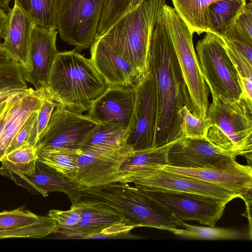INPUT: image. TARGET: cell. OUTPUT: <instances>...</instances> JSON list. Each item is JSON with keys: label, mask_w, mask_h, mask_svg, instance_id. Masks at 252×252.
Returning a JSON list of instances; mask_svg holds the SVG:
<instances>
[{"label": "cell", "mask_w": 252, "mask_h": 252, "mask_svg": "<svg viewBox=\"0 0 252 252\" xmlns=\"http://www.w3.org/2000/svg\"><path fill=\"white\" fill-rule=\"evenodd\" d=\"M149 57V66L156 83L158 106L154 147H160L183 137L179 112L185 105L190 112L191 109L173 45L165 28L162 9L152 31Z\"/></svg>", "instance_id": "cell-1"}, {"label": "cell", "mask_w": 252, "mask_h": 252, "mask_svg": "<svg viewBox=\"0 0 252 252\" xmlns=\"http://www.w3.org/2000/svg\"><path fill=\"white\" fill-rule=\"evenodd\" d=\"M107 88L90 59L74 49L59 52L46 89L57 106L82 114Z\"/></svg>", "instance_id": "cell-2"}, {"label": "cell", "mask_w": 252, "mask_h": 252, "mask_svg": "<svg viewBox=\"0 0 252 252\" xmlns=\"http://www.w3.org/2000/svg\"><path fill=\"white\" fill-rule=\"evenodd\" d=\"M166 0H146L129 9L101 38L130 64L138 80L149 70L153 29Z\"/></svg>", "instance_id": "cell-3"}, {"label": "cell", "mask_w": 252, "mask_h": 252, "mask_svg": "<svg viewBox=\"0 0 252 252\" xmlns=\"http://www.w3.org/2000/svg\"><path fill=\"white\" fill-rule=\"evenodd\" d=\"M95 199L112 207L134 227H151L172 232L185 222L161 204L146 196L128 183L116 182L83 187L82 197Z\"/></svg>", "instance_id": "cell-4"}, {"label": "cell", "mask_w": 252, "mask_h": 252, "mask_svg": "<svg viewBox=\"0 0 252 252\" xmlns=\"http://www.w3.org/2000/svg\"><path fill=\"white\" fill-rule=\"evenodd\" d=\"M212 100L207 115L212 125L206 139L225 155L245 157L251 166L252 106L242 97L231 101L214 96Z\"/></svg>", "instance_id": "cell-5"}, {"label": "cell", "mask_w": 252, "mask_h": 252, "mask_svg": "<svg viewBox=\"0 0 252 252\" xmlns=\"http://www.w3.org/2000/svg\"><path fill=\"white\" fill-rule=\"evenodd\" d=\"M162 12L189 94L191 112L196 117L204 119L209 106V88L194 48L193 33L174 7L165 3Z\"/></svg>", "instance_id": "cell-6"}, {"label": "cell", "mask_w": 252, "mask_h": 252, "mask_svg": "<svg viewBox=\"0 0 252 252\" xmlns=\"http://www.w3.org/2000/svg\"><path fill=\"white\" fill-rule=\"evenodd\" d=\"M197 57L204 79L212 97L234 101L242 97L238 71L220 36L210 32L198 40Z\"/></svg>", "instance_id": "cell-7"}, {"label": "cell", "mask_w": 252, "mask_h": 252, "mask_svg": "<svg viewBox=\"0 0 252 252\" xmlns=\"http://www.w3.org/2000/svg\"><path fill=\"white\" fill-rule=\"evenodd\" d=\"M103 0H60L56 29L61 39L77 51L95 39Z\"/></svg>", "instance_id": "cell-8"}, {"label": "cell", "mask_w": 252, "mask_h": 252, "mask_svg": "<svg viewBox=\"0 0 252 252\" xmlns=\"http://www.w3.org/2000/svg\"><path fill=\"white\" fill-rule=\"evenodd\" d=\"M134 187L146 196L161 204L182 220H194L215 226L230 201L200 194L138 185Z\"/></svg>", "instance_id": "cell-9"}, {"label": "cell", "mask_w": 252, "mask_h": 252, "mask_svg": "<svg viewBox=\"0 0 252 252\" xmlns=\"http://www.w3.org/2000/svg\"><path fill=\"white\" fill-rule=\"evenodd\" d=\"M135 101L128 126L127 144L134 151L154 147L158 106L156 83L152 69L135 87Z\"/></svg>", "instance_id": "cell-10"}, {"label": "cell", "mask_w": 252, "mask_h": 252, "mask_svg": "<svg viewBox=\"0 0 252 252\" xmlns=\"http://www.w3.org/2000/svg\"><path fill=\"white\" fill-rule=\"evenodd\" d=\"M133 151L128 144L114 151H82L76 168L68 177L86 188L116 182L127 183L119 170Z\"/></svg>", "instance_id": "cell-11"}, {"label": "cell", "mask_w": 252, "mask_h": 252, "mask_svg": "<svg viewBox=\"0 0 252 252\" xmlns=\"http://www.w3.org/2000/svg\"><path fill=\"white\" fill-rule=\"evenodd\" d=\"M98 124L87 115L57 106L39 137L36 150L60 148L81 149Z\"/></svg>", "instance_id": "cell-12"}, {"label": "cell", "mask_w": 252, "mask_h": 252, "mask_svg": "<svg viewBox=\"0 0 252 252\" xmlns=\"http://www.w3.org/2000/svg\"><path fill=\"white\" fill-rule=\"evenodd\" d=\"M169 166L200 168L228 167L239 163L223 154L206 138L183 137L170 144L167 151Z\"/></svg>", "instance_id": "cell-13"}, {"label": "cell", "mask_w": 252, "mask_h": 252, "mask_svg": "<svg viewBox=\"0 0 252 252\" xmlns=\"http://www.w3.org/2000/svg\"><path fill=\"white\" fill-rule=\"evenodd\" d=\"M131 183L150 188L200 194L231 201L243 194L226 187L164 170H156L133 179Z\"/></svg>", "instance_id": "cell-14"}, {"label": "cell", "mask_w": 252, "mask_h": 252, "mask_svg": "<svg viewBox=\"0 0 252 252\" xmlns=\"http://www.w3.org/2000/svg\"><path fill=\"white\" fill-rule=\"evenodd\" d=\"M1 171L0 174L9 178L32 193H38L46 197L50 192H61L67 196L71 204L76 203L82 197L83 186L38 159L35 163L34 172L31 175L15 174L8 170Z\"/></svg>", "instance_id": "cell-15"}, {"label": "cell", "mask_w": 252, "mask_h": 252, "mask_svg": "<svg viewBox=\"0 0 252 252\" xmlns=\"http://www.w3.org/2000/svg\"><path fill=\"white\" fill-rule=\"evenodd\" d=\"M56 29L34 25L30 42V70L23 72L25 80L35 90L46 89L50 72L59 53L56 46Z\"/></svg>", "instance_id": "cell-16"}, {"label": "cell", "mask_w": 252, "mask_h": 252, "mask_svg": "<svg viewBox=\"0 0 252 252\" xmlns=\"http://www.w3.org/2000/svg\"><path fill=\"white\" fill-rule=\"evenodd\" d=\"M78 201L82 209L78 224L73 227L56 228L54 232L62 239L95 238L101 231L113 224L124 222L132 225L124 216L101 201L85 197Z\"/></svg>", "instance_id": "cell-17"}, {"label": "cell", "mask_w": 252, "mask_h": 252, "mask_svg": "<svg viewBox=\"0 0 252 252\" xmlns=\"http://www.w3.org/2000/svg\"><path fill=\"white\" fill-rule=\"evenodd\" d=\"M34 24L15 2L7 12L6 23L2 32L1 43L2 55L16 62L23 72L30 70V46Z\"/></svg>", "instance_id": "cell-18"}, {"label": "cell", "mask_w": 252, "mask_h": 252, "mask_svg": "<svg viewBox=\"0 0 252 252\" xmlns=\"http://www.w3.org/2000/svg\"><path fill=\"white\" fill-rule=\"evenodd\" d=\"M135 101V87H107L92 103L87 115L99 123L111 122L128 127Z\"/></svg>", "instance_id": "cell-19"}, {"label": "cell", "mask_w": 252, "mask_h": 252, "mask_svg": "<svg viewBox=\"0 0 252 252\" xmlns=\"http://www.w3.org/2000/svg\"><path fill=\"white\" fill-rule=\"evenodd\" d=\"M90 60L107 87L134 88L139 80L130 64L101 38L90 46Z\"/></svg>", "instance_id": "cell-20"}, {"label": "cell", "mask_w": 252, "mask_h": 252, "mask_svg": "<svg viewBox=\"0 0 252 252\" xmlns=\"http://www.w3.org/2000/svg\"><path fill=\"white\" fill-rule=\"evenodd\" d=\"M164 170L217 184L241 193L252 189V168L239 163L221 168H186L166 165Z\"/></svg>", "instance_id": "cell-21"}, {"label": "cell", "mask_w": 252, "mask_h": 252, "mask_svg": "<svg viewBox=\"0 0 252 252\" xmlns=\"http://www.w3.org/2000/svg\"><path fill=\"white\" fill-rule=\"evenodd\" d=\"M134 151L122 164L119 173L127 183L168 165L167 151L169 145Z\"/></svg>", "instance_id": "cell-22"}, {"label": "cell", "mask_w": 252, "mask_h": 252, "mask_svg": "<svg viewBox=\"0 0 252 252\" xmlns=\"http://www.w3.org/2000/svg\"><path fill=\"white\" fill-rule=\"evenodd\" d=\"M128 127L118 124L100 123L92 131L82 151H114L128 145Z\"/></svg>", "instance_id": "cell-23"}, {"label": "cell", "mask_w": 252, "mask_h": 252, "mask_svg": "<svg viewBox=\"0 0 252 252\" xmlns=\"http://www.w3.org/2000/svg\"><path fill=\"white\" fill-rule=\"evenodd\" d=\"M246 1L219 0L211 3L208 10L209 32L220 37H228Z\"/></svg>", "instance_id": "cell-24"}, {"label": "cell", "mask_w": 252, "mask_h": 252, "mask_svg": "<svg viewBox=\"0 0 252 252\" xmlns=\"http://www.w3.org/2000/svg\"><path fill=\"white\" fill-rule=\"evenodd\" d=\"M218 0H171L174 8L191 32L198 35L209 32L208 7Z\"/></svg>", "instance_id": "cell-25"}, {"label": "cell", "mask_w": 252, "mask_h": 252, "mask_svg": "<svg viewBox=\"0 0 252 252\" xmlns=\"http://www.w3.org/2000/svg\"><path fill=\"white\" fill-rule=\"evenodd\" d=\"M60 0H14L34 25L56 29Z\"/></svg>", "instance_id": "cell-26"}, {"label": "cell", "mask_w": 252, "mask_h": 252, "mask_svg": "<svg viewBox=\"0 0 252 252\" xmlns=\"http://www.w3.org/2000/svg\"><path fill=\"white\" fill-rule=\"evenodd\" d=\"M37 159L36 147L27 143L6 154L0 160L2 165L0 169L31 175L34 172Z\"/></svg>", "instance_id": "cell-27"}, {"label": "cell", "mask_w": 252, "mask_h": 252, "mask_svg": "<svg viewBox=\"0 0 252 252\" xmlns=\"http://www.w3.org/2000/svg\"><path fill=\"white\" fill-rule=\"evenodd\" d=\"M82 151L68 148H52L36 150L37 159L68 177L76 168Z\"/></svg>", "instance_id": "cell-28"}, {"label": "cell", "mask_w": 252, "mask_h": 252, "mask_svg": "<svg viewBox=\"0 0 252 252\" xmlns=\"http://www.w3.org/2000/svg\"><path fill=\"white\" fill-rule=\"evenodd\" d=\"M172 233L182 238L197 240H239L249 236L233 229L194 226L186 223L184 228L175 229Z\"/></svg>", "instance_id": "cell-29"}, {"label": "cell", "mask_w": 252, "mask_h": 252, "mask_svg": "<svg viewBox=\"0 0 252 252\" xmlns=\"http://www.w3.org/2000/svg\"><path fill=\"white\" fill-rule=\"evenodd\" d=\"M57 222L51 218L41 216L32 223L20 227L0 230V239L9 238H42L54 233Z\"/></svg>", "instance_id": "cell-30"}, {"label": "cell", "mask_w": 252, "mask_h": 252, "mask_svg": "<svg viewBox=\"0 0 252 252\" xmlns=\"http://www.w3.org/2000/svg\"><path fill=\"white\" fill-rule=\"evenodd\" d=\"M23 69L11 59L2 54L0 58V91L29 89Z\"/></svg>", "instance_id": "cell-31"}, {"label": "cell", "mask_w": 252, "mask_h": 252, "mask_svg": "<svg viewBox=\"0 0 252 252\" xmlns=\"http://www.w3.org/2000/svg\"><path fill=\"white\" fill-rule=\"evenodd\" d=\"M131 0H103L96 38L104 33L129 9Z\"/></svg>", "instance_id": "cell-32"}, {"label": "cell", "mask_w": 252, "mask_h": 252, "mask_svg": "<svg viewBox=\"0 0 252 252\" xmlns=\"http://www.w3.org/2000/svg\"><path fill=\"white\" fill-rule=\"evenodd\" d=\"M182 118L181 130L183 137L191 138H206L209 128L212 124L210 119H199L194 116L186 106L179 112Z\"/></svg>", "instance_id": "cell-33"}, {"label": "cell", "mask_w": 252, "mask_h": 252, "mask_svg": "<svg viewBox=\"0 0 252 252\" xmlns=\"http://www.w3.org/2000/svg\"><path fill=\"white\" fill-rule=\"evenodd\" d=\"M56 103L51 98L45 89L44 96L38 110L35 123L32 128L29 143L36 147L40 136L46 127Z\"/></svg>", "instance_id": "cell-34"}, {"label": "cell", "mask_w": 252, "mask_h": 252, "mask_svg": "<svg viewBox=\"0 0 252 252\" xmlns=\"http://www.w3.org/2000/svg\"><path fill=\"white\" fill-rule=\"evenodd\" d=\"M225 38L230 40L243 41L252 45V2L246 3L234 23L231 33Z\"/></svg>", "instance_id": "cell-35"}, {"label": "cell", "mask_w": 252, "mask_h": 252, "mask_svg": "<svg viewBox=\"0 0 252 252\" xmlns=\"http://www.w3.org/2000/svg\"><path fill=\"white\" fill-rule=\"evenodd\" d=\"M41 216L19 208L0 212V230L15 228L33 223Z\"/></svg>", "instance_id": "cell-36"}, {"label": "cell", "mask_w": 252, "mask_h": 252, "mask_svg": "<svg viewBox=\"0 0 252 252\" xmlns=\"http://www.w3.org/2000/svg\"><path fill=\"white\" fill-rule=\"evenodd\" d=\"M82 209L78 201L71 204L70 208L66 211L52 209L47 215L55 220L57 224L56 228H70L77 225L80 219Z\"/></svg>", "instance_id": "cell-37"}, {"label": "cell", "mask_w": 252, "mask_h": 252, "mask_svg": "<svg viewBox=\"0 0 252 252\" xmlns=\"http://www.w3.org/2000/svg\"><path fill=\"white\" fill-rule=\"evenodd\" d=\"M220 37L223 41L226 52L238 73L243 77L252 80V63L249 62L240 54L225 37Z\"/></svg>", "instance_id": "cell-38"}, {"label": "cell", "mask_w": 252, "mask_h": 252, "mask_svg": "<svg viewBox=\"0 0 252 252\" xmlns=\"http://www.w3.org/2000/svg\"><path fill=\"white\" fill-rule=\"evenodd\" d=\"M39 108L32 112L18 129L10 143L6 154L24 144L29 143L32 130L35 123Z\"/></svg>", "instance_id": "cell-39"}, {"label": "cell", "mask_w": 252, "mask_h": 252, "mask_svg": "<svg viewBox=\"0 0 252 252\" xmlns=\"http://www.w3.org/2000/svg\"><path fill=\"white\" fill-rule=\"evenodd\" d=\"M238 75L242 90V97L252 106V80L243 77L239 73Z\"/></svg>", "instance_id": "cell-40"}, {"label": "cell", "mask_w": 252, "mask_h": 252, "mask_svg": "<svg viewBox=\"0 0 252 252\" xmlns=\"http://www.w3.org/2000/svg\"><path fill=\"white\" fill-rule=\"evenodd\" d=\"M228 40L231 43L233 47L240 54L243 56L249 62L252 63V45L243 41L236 40Z\"/></svg>", "instance_id": "cell-41"}, {"label": "cell", "mask_w": 252, "mask_h": 252, "mask_svg": "<svg viewBox=\"0 0 252 252\" xmlns=\"http://www.w3.org/2000/svg\"><path fill=\"white\" fill-rule=\"evenodd\" d=\"M18 94L13 95L7 100L6 104L3 110L2 111V113L0 114V137L1 135L2 129L7 117L8 113L10 106L14 98V97Z\"/></svg>", "instance_id": "cell-42"}, {"label": "cell", "mask_w": 252, "mask_h": 252, "mask_svg": "<svg viewBox=\"0 0 252 252\" xmlns=\"http://www.w3.org/2000/svg\"><path fill=\"white\" fill-rule=\"evenodd\" d=\"M24 91L25 90L17 89H10L0 91V103L7 100L10 97L12 96L15 94H17Z\"/></svg>", "instance_id": "cell-43"}, {"label": "cell", "mask_w": 252, "mask_h": 252, "mask_svg": "<svg viewBox=\"0 0 252 252\" xmlns=\"http://www.w3.org/2000/svg\"><path fill=\"white\" fill-rule=\"evenodd\" d=\"M7 18V12L0 8V38L4 29Z\"/></svg>", "instance_id": "cell-44"}, {"label": "cell", "mask_w": 252, "mask_h": 252, "mask_svg": "<svg viewBox=\"0 0 252 252\" xmlns=\"http://www.w3.org/2000/svg\"><path fill=\"white\" fill-rule=\"evenodd\" d=\"M11 0H0V8L6 12H8L10 8L9 3Z\"/></svg>", "instance_id": "cell-45"}, {"label": "cell", "mask_w": 252, "mask_h": 252, "mask_svg": "<svg viewBox=\"0 0 252 252\" xmlns=\"http://www.w3.org/2000/svg\"><path fill=\"white\" fill-rule=\"evenodd\" d=\"M146 0H131L129 9H132Z\"/></svg>", "instance_id": "cell-46"}, {"label": "cell", "mask_w": 252, "mask_h": 252, "mask_svg": "<svg viewBox=\"0 0 252 252\" xmlns=\"http://www.w3.org/2000/svg\"><path fill=\"white\" fill-rule=\"evenodd\" d=\"M7 100L5 101L0 103V114L2 113V111L3 110L6 104Z\"/></svg>", "instance_id": "cell-47"}, {"label": "cell", "mask_w": 252, "mask_h": 252, "mask_svg": "<svg viewBox=\"0 0 252 252\" xmlns=\"http://www.w3.org/2000/svg\"><path fill=\"white\" fill-rule=\"evenodd\" d=\"M2 55L1 50V42H0V58H1Z\"/></svg>", "instance_id": "cell-48"}]
</instances>
